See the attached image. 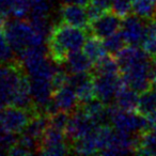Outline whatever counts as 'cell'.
<instances>
[{
	"mask_svg": "<svg viewBox=\"0 0 156 156\" xmlns=\"http://www.w3.org/2000/svg\"><path fill=\"white\" fill-rule=\"evenodd\" d=\"M121 75L125 83L138 93L152 87L150 81L151 58L136 45L124 46L115 54Z\"/></svg>",
	"mask_w": 156,
	"mask_h": 156,
	"instance_id": "obj_1",
	"label": "cell"
},
{
	"mask_svg": "<svg viewBox=\"0 0 156 156\" xmlns=\"http://www.w3.org/2000/svg\"><path fill=\"white\" fill-rule=\"evenodd\" d=\"M5 35L11 47L17 54L34 46H42L47 37L33 27L30 20H17L8 22L5 27Z\"/></svg>",
	"mask_w": 156,
	"mask_h": 156,
	"instance_id": "obj_2",
	"label": "cell"
},
{
	"mask_svg": "<svg viewBox=\"0 0 156 156\" xmlns=\"http://www.w3.org/2000/svg\"><path fill=\"white\" fill-rule=\"evenodd\" d=\"M25 74L20 60L0 65V108L12 105L14 94Z\"/></svg>",
	"mask_w": 156,
	"mask_h": 156,
	"instance_id": "obj_3",
	"label": "cell"
},
{
	"mask_svg": "<svg viewBox=\"0 0 156 156\" xmlns=\"http://www.w3.org/2000/svg\"><path fill=\"white\" fill-rule=\"evenodd\" d=\"M87 39V29L78 28L61 22L51 27L47 41L57 44L69 54L72 51L80 50Z\"/></svg>",
	"mask_w": 156,
	"mask_h": 156,
	"instance_id": "obj_4",
	"label": "cell"
},
{
	"mask_svg": "<svg viewBox=\"0 0 156 156\" xmlns=\"http://www.w3.org/2000/svg\"><path fill=\"white\" fill-rule=\"evenodd\" d=\"M109 121L115 129L128 134L139 135L150 129L151 125L147 118L137 111H128L117 106H109Z\"/></svg>",
	"mask_w": 156,
	"mask_h": 156,
	"instance_id": "obj_5",
	"label": "cell"
},
{
	"mask_svg": "<svg viewBox=\"0 0 156 156\" xmlns=\"http://www.w3.org/2000/svg\"><path fill=\"white\" fill-rule=\"evenodd\" d=\"M37 112L35 109H26L17 106H7L0 109V129L10 134H22L30 120Z\"/></svg>",
	"mask_w": 156,
	"mask_h": 156,
	"instance_id": "obj_6",
	"label": "cell"
},
{
	"mask_svg": "<svg viewBox=\"0 0 156 156\" xmlns=\"http://www.w3.org/2000/svg\"><path fill=\"white\" fill-rule=\"evenodd\" d=\"M67 136L64 130L48 125L41 139L37 153L43 155H65L73 153L71 145L66 141Z\"/></svg>",
	"mask_w": 156,
	"mask_h": 156,
	"instance_id": "obj_7",
	"label": "cell"
},
{
	"mask_svg": "<svg viewBox=\"0 0 156 156\" xmlns=\"http://www.w3.org/2000/svg\"><path fill=\"white\" fill-rule=\"evenodd\" d=\"M98 126L100 125H98L93 120L90 119L78 107L76 110H74L69 115V123H67L65 133H66L67 139H69V141L72 143L73 141L83 138V137L93 133Z\"/></svg>",
	"mask_w": 156,
	"mask_h": 156,
	"instance_id": "obj_8",
	"label": "cell"
},
{
	"mask_svg": "<svg viewBox=\"0 0 156 156\" xmlns=\"http://www.w3.org/2000/svg\"><path fill=\"white\" fill-rule=\"evenodd\" d=\"M69 83L73 86L80 104H85L96 98L95 81L93 73H81L71 75Z\"/></svg>",
	"mask_w": 156,
	"mask_h": 156,
	"instance_id": "obj_9",
	"label": "cell"
},
{
	"mask_svg": "<svg viewBox=\"0 0 156 156\" xmlns=\"http://www.w3.org/2000/svg\"><path fill=\"white\" fill-rule=\"evenodd\" d=\"M96 98L109 104L115 100L119 87L121 85L122 76L120 75H94Z\"/></svg>",
	"mask_w": 156,
	"mask_h": 156,
	"instance_id": "obj_10",
	"label": "cell"
},
{
	"mask_svg": "<svg viewBox=\"0 0 156 156\" xmlns=\"http://www.w3.org/2000/svg\"><path fill=\"white\" fill-rule=\"evenodd\" d=\"M138 135L128 134L115 129L109 141L108 147L103 154L104 155H118V154L135 153Z\"/></svg>",
	"mask_w": 156,
	"mask_h": 156,
	"instance_id": "obj_11",
	"label": "cell"
},
{
	"mask_svg": "<svg viewBox=\"0 0 156 156\" xmlns=\"http://www.w3.org/2000/svg\"><path fill=\"white\" fill-rule=\"evenodd\" d=\"M121 20L122 18H120L113 12L112 13L107 12L104 15L100 16L95 20H92L90 22L89 28L94 35L101 37V39H106L121 29Z\"/></svg>",
	"mask_w": 156,
	"mask_h": 156,
	"instance_id": "obj_12",
	"label": "cell"
},
{
	"mask_svg": "<svg viewBox=\"0 0 156 156\" xmlns=\"http://www.w3.org/2000/svg\"><path fill=\"white\" fill-rule=\"evenodd\" d=\"M59 16L62 23L78 28L87 29L90 25L87 9L83 5L64 3L59 9Z\"/></svg>",
	"mask_w": 156,
	"mask_h": 156,
	"instance_id": "obj_13",
	"label": "cell"
},
{
	"mask_svg": "<svg viewBox=\"0 0 156 156\" xmlns=\"http://www.w3.org/2000/svg\"><path fill=\"white\" fill-rule=\"evenodd\" d=\"M143 20H144L138 17L137 15H129L123 18L121 25V33L127 45L137 46L141 43L147 26Z\"/></svg>",
	"mask_w": 156,
	"mask_h": 156,
	"instance_id": "obj_14",
	"label": "cell"
},
{
	"mask_svg": "<svg viewBox=\"0 0 156 156\" xmlns=\"http://www.w3.org/2000/svg\"><path fill=\"white\" fill-rule=\"evenodd\" d=\"M52 102L58 110L65 112H73L78 108V98L75 92V89L71 83L63 86L59 89L55 90L52 95Z\"/></svg>",
	"mask_w": 156,
	"mask_h": 156,
	"instance_id": "obj_15",
	"label": "cell"
},
{
	"mask_svg": "<svg viewBox=\"0 0 156 156\" xmlns=\"http://www.w3.org/2000/svg\"><path fill=\"white\" fill-rule=\"evenodd\" d=\"M115 104L119 108L128 111H137L139 103L138 92L129 87L122 78L121 85L115 98Z\"/></svg>",
	"mask_w": 156,
	"mask_h": 156,
	"instance_id": "obj_16",
	"label": "cell"
},
{
	"mask_svg": "<svg viewBox=\"0 0 156 156\" xmlns=\"http://www.w3.org/2000/svg\"><path fill=\"white\" fill-rule=\"evenodd\" d=\"M137 112L147 118L152 125L156 120V88L151 87L139 95V103Z\"/></svg>",
	"mask_w": 156,
	"mask_h": 156,
	"instance_id": "obj_17",
	"label": "cell"
},
{
	"mask_svg": "<svg viewBox=\"0 0 156 156\" xmlns=\"http://www.w3.org/2000/svg\"><path fill=\"white\" fill-rule=\"evenodd\" d=\"M65 65H66L67 72L71 75H74V74L91 72L93 62L88 58L85 52H81L80 50H76V51H72L69 54Z\"/></svg>",
	"mask_w": 156,
	"mask_h": 156,
	"instance_id": "obj_18",
	"label": "cell"
},
{
	"mask_svg": "<svg viewBox=\"0 0 156 156\" xmlns=\"http://www.w3.org/2000/svg\"><path fill=\"white\" fill-rule=\"evenodd\" d=\"M83 52L94 64H96L107 56L108 50L102 39L93 34L92 37H88L86 41L83 45Z\"/></svg>",
	"mask_w": 156,
	"mask_h": 156,
	"instance_id": "obj_19",
	"label": "cell"
},
{
	"mask_svg": "<svg viewBox=\"0 0 156 156\" xmlns=\"http://www.w3.org/2000/svg\"><path fill=\"white\" fill-rule=\"evenodd\" d=\"M135 154L156 155V133L153 129L150 128L138 135Z\"/></svg>",
	"mask_w": 156,
	"mask_h": 156,
	"instance_id": "obj_20",
	"label": "cell"
},
{
	"mask_svg": "<svg viewBox=\"0 0 156 156\" xmlns=\"http://www.w3.org/2000/svg\"><path fill=\"white\" fill-rule=\"evenodd\" d=\"M140 46L150 58H156V20H147Z\"/></svg>",
	"mask_w": 156,
	"mask_h": 156,
	"instance_id": "obj_21",
	"label": "cell"
},
{
	"mask_svg": "<svg viewBox=\"0 0 156 156\" xmlns=\"http://www.w3.org/2000/svg\"><path fill=\"white\" fill-rule=\"evenodd\" d=\"M133 13L144 20H151L156 15V0H133Z\"/></svg>",
	"mask_w": 156,
	"mask_h": 156,
	"instance_id": "obj_22",
	"label": "cell"
},
{
	"mask_svg": "<svg viewBox=\"0 0 156 156\" xmlns=\"http://www.w3.org/2000/svg\"><path fill=\"white\" fill-rule=\"evenodd\" d=\"M120 73L121 71L117 59L108 55L96 63L93 71V75H120Z\"/></svg>",
	"mask_w": 156,
	"mask_h": 156,
	"instance_id": "obj_23",
	"label": "cell"
},
{
	"mask_svg": "<svg viewBox=\"0 0 156 156\" xmlns=\"http://www.w3.org/2000/svg\"><path fill=\"white\" fill-rule=\"evenodd\" d=\"M111 10V0H91L87 5L90 22Z\"/></svg>",
	"mask_w": 156,
	"mask_h": 156,
	"instance_id": "obj_24",
	"label": "cell"
},
{
	"mask_svg": "<svg viewBox=\"0 0 156 156\" xmlns=\"http://www.w3.org/2000/svg\"><path fill=\"white\" fill-rule=\"evenodd\" d=\"M31 5L29 0H10V14L17 20H24L30 15Z\"/></svg>",
	"mask_w": 156,
	"mask_h": 156,
	"instance_id": "obj_25",
	"label": "cell"
},
{
	"mask_svg": "<svg viewBox=\"0 0 156 156\" xmlns=\"http://www.w3.org/2000/svg\"><path fill=\"white\" fill-rule=\"evenodd\" d=\"M13 48L5 35V28H0V65L13 61Z\"/></svg>",
	"mask_w": 156,
	"mask_h": 156,
	"instance_id": "obj_26",
	"label": "cell"
},
{
	"mask_svg": "<svg viewBox=\"0 0 156 156\" xmlns=\"http://www.w3.org/2000/svg\"><path fill=\"white\" fill-rule=\"evenodd\" d=\"M104 43H105V46H106L107 50H108V52L115 55L124 47L126 42H125V40H124L123 35H122L121 31H118V32L111 34L110 37H106Z\"/></svg>",
	"mask_w": 156,
	"mask_h": 156,
	"instance_id": "obj_27",
	"label": "cell"
},
{
	"mask_svg": "<svg viewBox=\"0 0 156 156\" xmlns=\"http://www.w3.org/2000/svg\"><path fill=\"white\" fill-rule=\"evenodd\" d=\"M111 10L123 20L133 12V0H111Z\"/></svg>",
	"mask_w": 156,
	"mask_h": 156,
	"instance_id": "obj_28",
	"label": "cell"
},
{
	"mask_svg": "<svg viewBox=\"0 0 156 156\" xmlns=\"http://www.w3.org/2000/svg\"><path fill=\"white\" fill-rule=\"evenodd\" d=\"M69 79H71V76L67 74V72L62 71L60 69H57L56 73L54 74L51 79V85L54 88V91L59 88L63 87V86L69 83Z\"/></svg>",
	"mask_w": 156,
	"mask_h": 156,
	"instance_id": "obj_29",
	"label": "cell"
},
{
	"mask_svg": "<svg viewBox=\"0 0 156 156\" xmlns=\"http://www.w3.org/2000/svg\"><path fill=\"white\" fill-rule=\"evenodd\" d=\"M150 81L151 86L156 88V58L151 59V66H150Z\"/></svg>",
	"mask_w": 156,
	"mask_h": 156,
	"instance_id": "obj_30",
	"label": "cell"
},
{
	"mask_svg": "<svg viewBox=\"0 0 156 156\" xmlns=\"http://www.w3.org/2000/svg\"><path fill=\"white\" fill-rule=\"evenodd\" d=\"M90 1L91 0H63L64 3H72V5H83V7H87Z\"/></svg>",
	"mask_w": 156,
	"mask_h": 156,
	"instance_id": "obj_31",
	"label": "cell"
},
{
	"mask_svg": "<svg viewBox=\"0 0 156 156\" xmlns=\"http://www.w3.org/2000/svg\"><path fill=\"white\" fill-rule=\"evenodd\" d=\"M0 11L10 14V0H0Z\"/></svg>",
	"mask_w": 156,
	"mask_h": 156,
	"instance_id": "obj_32",
	"label": "cell"
},
{
	"mask_svg": "<svg viewBox=\"0 0 156 156\" xmlns=\"http://www.w3.org/2000/svg\"><path fill=\"white\" fill-rule=\"evenodd\" d=\"M151 129H153L154 132L156 133V120L153 122V123H152V125H151Z\"/></svg>",
	"mask_w": 156,
	"mask_h": 156,
	"instance_id": "obj_33",
	"label": "cell"
}]
</instances>
